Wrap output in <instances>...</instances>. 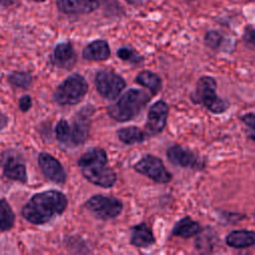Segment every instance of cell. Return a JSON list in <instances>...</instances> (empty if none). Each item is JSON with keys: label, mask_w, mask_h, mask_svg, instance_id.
Segmentation results:
<instances>
[{"label": "cell", "mask_w": 255, "mask_h": 255, "mask_svg": "<svg viewBox=\"0 0 255 255\" xmlns=\"http://www.w3.org/2000/svg\"><path fill=\"white\" fill-rule=\"evenodd\" d=\"M66 196L57 190H46L30 198L22 209L23 217L33 224H44L67 207Z\"/></svg>", "instance_id": "1"}, {"label": "cell", "mask_w": 255, "mask_h": 255, "mask_svg": "<svg viewBox=\"0 0 255 255\" xmlns=\"http://www.w3.org/2000/svg\"><path fill=\"white\" fill-rule=\"evenodd\" d=\"M83 175L92 183L101 187H112L116 180V172L108 164V156L102 148H92L78 160Z\"/></svg>", "instance_id": "2"}, {"label": "cell", "mask_w": 255, "mask_h": 255, "mask_svg": "<svg viewBox=\"0 0 255 255\" xmlns=\"http://www.w3.org/2000/svg\"><path fill=\"white\" fill-rule=\"evenodd\" d=\"M149 100V95L144 91L130 89L108 108V114L118 122H128L138 116Z\"/></svg>", "instance_id": "3"}, {"label": "cell", "mask_w": 255, "mask_h": 255, "mask_svg": "<svg viewBox=\"0 0 255 255\" xmlns=\"http://www.w3.org/2000/svg\"><path fill=\"white\" fill-rule=\"evenodd\" d=\"M192 100L196 104H202L213 114H221L228 108V104L216 95L215 80L208 76L198 80Z\"/></svg>", "instance_id": "4"}, {"label": "cell", "mask_w": 255, "mask_h": 255, "mask_svg": "<svg viewBox=\"0 0 255 255\" xmlns=\"http://www.w3.org/2000/svg\"><path fill=\"white\" fill-rule=\"evenodd\" d=\"M88 92V83L79 74L69 76L55 91L54 101L60 105H76Z\"/></svg>", "instance_id": "5"}, {"label": "cell", "mask_w": 255, "mask_h": 255, "mask_svg": "<svg viewBox=\"0 0 255 255\" xmlns=\"http://www.w3.org/2000/svg\"><path fill=\"white\" fill-rule=\"evenodd\" d=\"M86 207L97 218L108 220L117 217L123 210V203L116 197L106 195L92 196L87 202Z\"/></svg>", "instance_id": "6"}, {"label": "cell", "mask_w": 255, "mask_h": 255, "mask_svg": "<svg viewBox=\"0 0 255 255\" xmlns=\"http://www.w3.org/2000/svg\"><path fill=\"white\" fill-rule=\"evenodd\" d=\"M133 168L157 183H167L171 180V174L164 167L162 161L154 155H144L133 165Z\"/></svg>", "instance_id": "7"}, {"label": "cell", "mask_w": 255, "mask_h": 255, "mask_svg": "<svg viewBox=\"0 0 255 255\" xmlns=\"http://www.w3.org/2000/svg\"><path fill=\"white\" fill-rule=\"evenodd\" d=\"M95 85L99 94L107 100H115L126 88V81L110 71H100L96 75Z\"/></svg>", "instance_id": "8"}, {"label": "cell", "mask_w": 255, "mask_h": 255, "mask_svg": "<svg viewBox=\"0 0 255 255\" xmlns=\"http://www.w3.org/2000/svg\"><path fill=\"white\" fill-rule=\"evenodd\" d=\"M168 115V106L163 101L155 102L148 110L146 130L148 134H157L161 132L166 125Z\"/></svg>", "instance_id": "9"}, {"label": "cell", "mask_w": 255, "mask_h": 255, "mask_svg": "<svg viewBox=\"0 0 255 255\" xmlns=\"http://www.w3.org/2000/svg\"><path fill=\"white\" fill-rule=\"evenodd\" d=\"M93 113L91 107H85L77 115L73 124L70 126V140L69 143L73 145H79L85 142L89 134V118Z\"/></svg>", "instance_id": "10"}, {"label": "cell", "mask_w": 255, "mask_h": 255, "mask_svg": "<svg viewBox=\"0 0 255 255\" xmlns=\"http://www.w3.org/2000/svg\"><path fill=\"white\" fill-rule=\"evenodd\" d=\"M168 160L181 167L201 168L203 166L202 160L191 150L180 145H172L166 151Z\"/></svg>", "instance_id": "11"}, {"label": "cell", "mask_w": 255, "mask_h": 255, "mask_svg": "<svg viewBox=\"0 0 255 255\" xmlns=\"http://www.w3.org/2000/svg\"><path fill=\"white\" fill-rule=\"evenodd\" d=\"M38 163L43 173L50 180L63 183L66 181V172L58 159L47 152H41L38 155Z\"/></svg>", "instance_id": "12"}, {"label": "cell", "mask_w": 255, "mask_h": 255, "mask_svg": "<svg viewBox=\"0 0 255 255\" xmlns=\"http://www.w3.org/2000/svg\"><path fill=\"white\" fill-rule=\"evenodd\" d=\"M60 11L66 14L91 13L99 7L98 0H57Z\"/></svg>", "instance_id": "13"}, {"label": "cell", "mask_w": 255, "mask_h": 255, "mask_svg": "<svg viewBox=\"0 0 255 255\" xmlns=\"http://www.w3.org/2000/svg\"><path fill=\"white\" fill-rule=\"evenodd\" d=\"M53 64L59 68L70 69L76 62V54L71 43H61L56 46L53 56Z\"/></svg>", "instance_id": "14"}, {"label": "cell", "mask_w": 255, "mask_h": 255, "mask_svg": "<svg viewBox=\"0 0 255 255\" xmlns=\"http://www.w3.org/2000/svg\"><path fill=\"white\" fill-rule=\"evenodd\" d=\"M154 237L145 223L130 227V243L139 248H147L154 243Z\"/></svg>", "instance_id": "15"}, {"label": "cell", "mask_w": 255, "mask_h": 255, "mask_svg": "<svg viewBox=\"0 0 255 255\" xmlns=\"http://www.w3.org/2000/svg\"><path fill=\"white\" fill-rule=\"evenodd\" d=\"M111 55L109 44L105 40H96L90 43L83 51V57L89 61H105Z\"/></svg>", "instance_id": "16"}, {"label": "cell", "mask_w": 255, "mask_h": 255, "mask_svg": "<svg viewBox=\"0 0 255 255\" xmlns=\"http://www.w3.org/2000/svg\"><path fill=\"white\" fill-rule=\"evenodd\" d=\"M4 174L12 179L22 183L27 181V173L25 164L16 156H9L4 162Z\"/></svg>", "instance_id": "17"}, {"label": "cell", "mask_w": 255, "mask_h": 255, "mask_svg": "<svg viewBox=\"0 0 255 255\" xmlns=\"http://www.w3.org/2000/svg\"><path fill=\"white\" fill-rule=\"evenodd\" d=\"M226 243L233 248H246L255 244V232L251 230H234L226 236Z\"/></svg>", "instance_id": "18"}, {"label": "cell", "mask_w": 255, "mask_h": 255, "mask_svg": "<svg viewBox=\"0 0 255 255\" xmlns=\"http://www.w3.org/2000/svg\"><path fill=\"white\" fill-rule=\"evenodd\" d=\"M200 231V225L189 217H183L177 221L172 229V234L182 238H189Z\"/></svg>", "instance_id": "19"}, {"label": "cell", "mask_w": 255, "mask_h": 255, "mask_svg": "<svg viewBox=\"0 0 255 255\" xmlns=\"http://www.w3.org/2000/svg\"><path fill=\"white\" fill-rule=\"evenodd\" d=\"M148 133L144 132L137 127H127L118 130L120 140L126 144H133L144 141L148 137Z\"/></svg>", "instance_id": "20"}, {"label": "cell", "mask_w": 255, "mask_h": 255, "mask_svg": "<svg viewBox=\"0 0 255 255\" xmlns=\"http://www.w3.org/2000/svg\"><path fill=\"white\" fill-rule=\"evenodd\" d=\"M135 82L138 83L139 85L147 88L153 95L157 94L159 92V90L161 89V80L160 78L150 72V71H142L140 72L136 78H135Z\"/></svg>", "instance_id": "21"}, {"label": "cell", "mask_w": 255, "mask_h": 255, "mask_svg": "<svg viewBox=\"0 0 255 255\" xmlns=\"http://www.w3.org/2000/svg\"><path fill=\"white\" fill-rule=\"evenodd\" d=\"M15 221V215L9 203L5 199H0V231L9 230Z\"/></svg>", "instance_id": "22"}, {"label": "cell", "mask_w": 255, "mask_h": 255, "mask_svg": "<svg viewBox=\"0 0 255 255\" xmlns=\"http://www.w3.org/2000/svg\"><path fill=\"white\" fill-rule=\"evenodd\" d=\"M118 57L123 61H127L133 64H138L142 61V57L132 48L129 47H122L117 52Z\"/></svg>", "instance_id": "23"}, {"label": "cell", "mask_w": 255, "mask_h": 255, "mask_svg": "<svg viewBox=\"0 0 255 255\" xmlns=\"http://www.w3.org/2000/svg\"><path fill=\"white\" fill-rule=\"evenodd\" d=\"M9 82L19 88H27L32 83V77L25 72H15L8 78Z\"/></svg>", "instance_id": "24"}, {"label": "cell", "mask_w": 255, "mask_h": 255, "mask_svg": "<svg viewBox=\"0 0 255 255\" xmlns=\"http://www.w3.org/2000/svg\"><path fill=\"white\" fill-rule=\"evenodd\" d=\"M71 128L67 121L61 120L56 126V136L59 141L64 143H69L70 140Z\"/></svg>", "instance_id": "25"}, {"label": "cell", "mask_w": 255, "mask_h": 255, "mask_svg": "<svg viewBox=\"0 0 255 255\" xmlns=\"http://www.w3.org/2000/svg\"><path fill=\"white\" fill-rule=\"evenodd\" d=\"M223 42V37L218 31H208L205 35V44L211 49H217Z\"/></svg>", "instance_id": "26"}, {"label": "cell", "mask_w": 255, "mask_h": 255, "mask_svg": "<svg viewBox=\"0 0 255 255\" xmlns=\"http://www.w3.org/2000/svg\"><path fill=\"white\" fill-rule=\"evenodd\" d=\"M242 122L250 130V136L255 139V115L254 114H246L241 118Z\"/></svg>", "instance_id": "27"}, {"label": "cell", "mask_w": 255, "mask_h": 255, "mask_svg": "<svg viewBox=\"0 0 255 255\" xmlns=\"http://www.w3.org/2000/svg\"><path fill=\"white\" fill-rule=\"evenodd\" d=\"M243 38L247 43L255 46V25H248L245 28Z\"/></svg>", "instance_id": "28"}, {"label": "cell", "mask_w": 255, "mask_h": 255, "mask_svg": "<svg viewBox=\"0 0 255 255\" xmlns=\"http://www.w3.org/2000/svg\"><path fill=\"white\" fill-rule=\"evenodd\" d=\"M19 106H20V109L21 111L23 112H27L31 106H32V100H31V97L26 95V96H23L20 101H19Z\"/></svg>", "instance_id": "29"}, {"label": "cell", "mask_w": 255, "mask_h": 255, "mask_svg": "<svg viewBox=\"0 0 255 255\" xmlns=\"http://www.w3.org/2000/svg\"><path fill=\"white\" fill-rule=\"evenodd\" d=\"M7 123H8L7 118L0 112V129L3 128H5L6 125H7Z\"/></svg>", "instance_id": "30"}, {"label": "cell", "mask_w": 255, "mask_h": 255, "mask_svg": "<svg viewBox=\"0 0 255 255\" xmlns=\"http://www.w3.org/2000/svg\"><path fill=\"white\" fill-rule=\"evenodd\" d=\"M17 0H0V5L3 6H8V5H12L13 3H15Z\"/></svg>", "instance_id": "31"}, {"label": "cell", "mask_w": 255, "mask_h": 255, "mask_svg": "<svg viewBox=\"0 0 255 255\" xmlns=\"http://www.w3.org/2000/svg\"><path fill=\"white\" fill-rule=\"evenodd\" d=\"M125 1L130 5H138L142 2V0H125Z\"/></svg>", "instance_id": "32"}]
</instances>
